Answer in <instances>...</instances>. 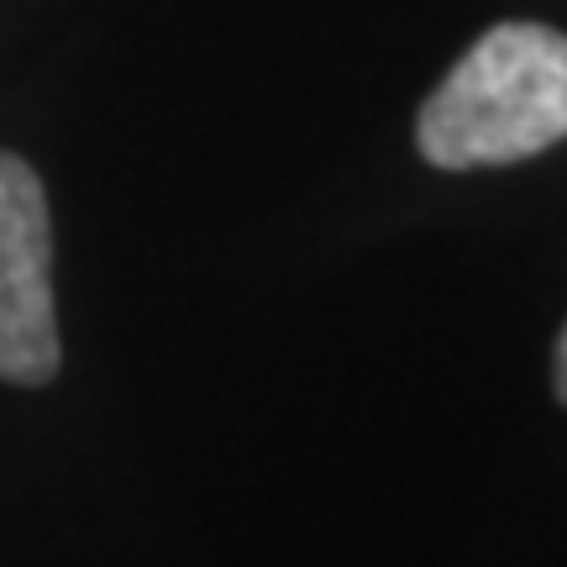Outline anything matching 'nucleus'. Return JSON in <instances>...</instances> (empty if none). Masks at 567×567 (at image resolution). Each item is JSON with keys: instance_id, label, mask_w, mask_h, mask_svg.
<instances>
[{"instance_id": "1", "label": "nucleus", "mask_w": 567, "mask_h": 567, "mask_svg": "<svg viewBox=\"0 0 567 567\" xmlns=\"http://www.w3.org/2000/svg\"><path fill=\"white\" fill-rule=\"evenodd\" d=\"M567 137V32L499 21L452 63L421 105L415 142L436 168L536 158Z\"/></svg>"}, {"instance_id": "2", "label": "nucleus", "mask_w": 567, "mask_h": 567, "mask_svg": "<svg viewBox=\"0 0 567 567\" xmlns=\"http://www.w3.org/2000/svg\"><path fill=\"white\" fill-rule=\"evenodd\" d=\"M53 231L38 168L0 147V379L42 389L59 379Z\"/></svg>"}, {"instance_id": "3", "label": "nucleus", "mask_w": 567, "mask_h": 567, "mask_svg": "<svg viewBox=\"0 0 567 567\" xmlns=\"http://www.w3.org/2000/svg\"><path fill=\"white\" fill-rule=\"evenodd\" d=\"M557 400L567 405V326H563V337H557Z\"/></svg>"}]
</instances>
